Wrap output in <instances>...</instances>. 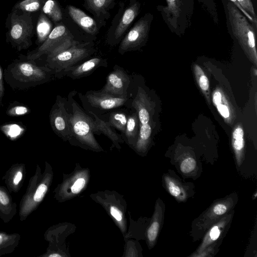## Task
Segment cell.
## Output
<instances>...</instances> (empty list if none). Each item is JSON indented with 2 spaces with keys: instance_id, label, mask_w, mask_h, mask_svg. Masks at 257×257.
Listing matches in <instances>:
<instances>
[{
  "instance_id": "1",
  "label": "cell",
  "mask_w": 257,
  "mask_h": 257,
  "mask_svg": "<svg viewBox=\"0 0 257 257\" xmlns=\"http://www.w3.org/2000/svg\"><path fill=\"white\" fill-rule=\"evenodd\" d=\"M54 72L46 66H39L35 60L20 55L7 66L4 78L14 90H25L49 82Z\"/></svg>"
},
{
  "instance_id": "2",
  "label": "cell",
  "mask_w": 257,
  "mask_h": 257,
  "mask_svg": "<svg viewBox=\"0 0 257 257\" xmlns=\"http://www.w3.org/2000/svg\"><path fill=\"white\" fill-rule=\"evenodd\" d=\"M77 94V91L73 90L66 98L71 126L69 141L79 143L82 146L99 149V145L94 137L96 130L93 118L76 101L74 96Z\"/></svg>"
},
{
  "instance_id": "3",
  "label": "cell",
  "mask_w": 257,
  "mask_h": 257,
  "mask_svg": "<svg viewBox=\"0 0 257 257\" xmlns=\"http://www.w3.org/2000/svg\"><path fill=\"white\" fill-rule=\"evenodd\" d=\"M48 164L43 174L37 165L35 174L29 181L25 193L22 197L19 204V216L21 221L37 209L48 192L50 185L52 174Z\"/></svg>"
},
{
  "instance_id": "4",
  "label": "cell",
  "mask_w": 257,
  "mask_h": 257,
  "mask_svg": "<svg viewBox=\"0 0 257 257\" xmlns=\"http://www.w3.org/2000/svg\"><path fill=\"white\" fill-rule=\"evenodd\" d=\"M6 27V42L17 51L27 49L32 45L34 26L31 13L12 11L8 15Z\"/></svg>"
},
{
  "instance_id": "5",
  "label": "cell",
  "mask_w": 257,
  "mask_h": 257,
  "mask_svg": "<svg viewBox=\"0 0 257 257\" xmlns=\"http://www.w3.org/2000/svg\"><path fill=\"white\" fill-rule=\"evenodd\" d=\"M77 94L84 110L97 116L118 108L130 109V97H115L99 90H89L84 94L77 92Z\"/></svg>"
},
{
  "instance_id": "6",
  "label": "cell",
  "mask_w": 257,
  "mask_h": 257,
  "mask_svg": "<svg viewBox=\"0 0 257 257\" xmlns=\"http://www.w3.org/2000/svg\"><path fill=\"white\" fill-rule=\"evenodd\" d=\"M86 46L85 44L78 43L56 54L48 55L45 66L51 69L55 74L75 65L94 52L93 49Z\"/></svg>"
},
{
  "instance_id": "7",
  "label": "cell",
  "mask_w": 257,
  "mask_h": 257,
  "mask_svg": "<svg viewBox=\"0 0 257 257\" xmlns=\"http://www.w3.org/2000/svg\"><path fill=\"white\" fill-rule=\"evenodd\" d=\"M78 42L64 25L55 27L42 44L28 52L26 55L29 59L36 60L43 55H48L53 51H59L72 47Z\"/></svg>"
},
{
  "instance_id": "8",
  "label": "cell",
  "mask_w": 257,
  "mask_h": 257,
  "mask_svg": "<svg viewBox=\"0 0 257 257\" xmlns=\"http://www.w3.org/2000/svg\"><path fill=\"white\" fill-rule=\"evenodd\" d=\"M228 18L232 33L239 42L256 55L255 31L246 17L232 3L227 5Z\"/></svg>"
},
{
  "instance_id": "9",
  "label": "cell",
  "mask_w": 257,
  "mask_h": 257,
  "mask_svg": "<svg viewBox=\"0 0 257 257\" xmlns=\"http://www.w3.org/2000/svg\"><path fill=\"white\" fill-rule=\"evenodd\" d=\"M49 121L53 131L65 141L71 136L70 115L66 104V98L57 95L49 113Z\"/></svg>"
},
{
  "instance_id": "10",
  "label": "cell",
  "mask_w": 257,
  "mask_h": 257,
  "mask_svg": "<svg viewBox=\"0 0 257 257\" xmlns=\"http://www.w3.org/2000/svg\"><path fill=\"white\" fill-rule=\"evenodd\" d=\"M132 80V74L115 64L112 71L107 75L105 85L99 91L115 97H130L129 91Z\"/></svg>"
},
{
  "instance_id": "11",
  "label": "cell",
  "mask_w": 257,
  "mask_h": 257,
  "mask_svg": "<svg viewBox=\"0 0 257 257\" xmlns=\"http://www.w3.org/2000/svg\"><path fill=\"white\" fill-rule=\"evenodd\" d=\"M107 66L106 59L100 57H93L67 67L61 72L55 74L54 76L59 79L65 76L73 79H80L90 75L99 67Z\"/></svg>"
},
{
  "instance_id": "12",
  "label": "cell",
  "mask_w": 257,
  "mask_h": 257,
  "mask_svg": "<svg viewBox=\"0 0 257 257\" xmlns=\"http://www.w3.org/2000/svg\"><path fill=\"white\" fill-rule=\"evenodd\" d=\"M149 30V20L144 18L140 20L121 41L119 53L122 55L126 52L137 50L147 36Z\"/></svg>"
},
{
  "instance_id": "13",
  "label": "cell",
  "mask_w": 257,
  "mask_h": 257,
  "mask_svg": "<svg viewBox=\"0 0 257 257\" xmlns=\"http://www.w3.org/2000/svg\"><path fill=\"white\" fill-rule=\"evenodd\" d=\"M26 174L24 163H15L11 165L2 177L6 187L10 193H17L21 190Z\"/></svg>"
},
{
  "instance_id": "14",
  "label": "cell",
  "mask_w": 257,
  "mask_h": 257,
  "mask_svg": "<svg viewBox=\"0 0 257 257\" xmlns=\"http://www.w3.org/2000/svg\"><path fill=\"white\" fill-rule=\"evenodd\" d=\"M131 110L126 107H121L97 116L118 131L122 137Z\"/></svg>"
},
{
  "instance_id": "15",
  "label": "cell",
  "mask_w": 257,
  "mask_h": 257,
  "mask_svg": "<svg viewBox=\"0 0 257 257\" xmlns=\"http://www.w3.org/2000/svg\"><path fill=\"white\" fill-rule=\"evenodd\" d=\"M17 207L7 187L0 185V218L4 223L9 222L16 215Z\"/></svg>"
},
{
  "instance_id": "16",
  "label": "cell",
  "mask_w": 257,
  "mask_h": 257,
  "mask_svg": "<svg viewBox=\"0 0 257 257\" xmlns=\"http://www.w3.org/2000/svg\"><path fill=\"white\" fill-rule=\"evenodd\" d=\"M68 10L71 18L85 31L91 34L96 32V24L92 18L75 7L69 6Z\"/></svg>"
},
{
  "instance_id": "17",
  "label": "cell",
  "mask_w": 257,
  "mask_h": 257,
  "mask_svg": "<svg viewBox=\"0 0 257 257\" xmlns=\"http://www.w3.org/2000/svg\"><path fill=\"white\" fill-rule=\"evenodd\" d=\"M86 112L93 118L96 130V135H99L102 134L104 135L116 146L118 145L119 143L123 142V139L121 134H118L115 131V129L107 122L102 120L91 112L88 111Z\"/></svg>"
},
{
  "instance_id": "18",
  "label": "cell",
  "mask_w": 257,
  "mask_h": 257,
  "mask_svg": "<svg viewBox=\"0 0 257 257\" xmlns=\"http://www.w3.org/2000/svg\"><path fill=\"white\" fill-rule=\"evenodd\" d=\"M140 128V123L136 111L132 110L128 116L125 132L122 136L123 140L130 145H136Z\"/></svg>"
},
{
  "instance_id": "19",
  "label": "cell",
  "mask_w": 257,
  "mask_h": 257,
  "mask_svg": "<svg viewBox=\"0 0 257 257\" xmlns=\"http://www.w3.org/2000/svg\"><path fill=\"white\" fill-rule=\"evenodd\" d=\"M20 239L18 233L0 231V256L12 253L19 245Z\"/></svg>"
},
{
  "instance_id": "20",
  "label": "cell",
  "mask_w": 257,
  "mask_h": 257,
  "mask_svg": "<svg viewBox=\"0 0 257 257\" xmlns=\"http://www.w3.org/2000/svg\"><path fill=\"white\" fill-rule=\"evenodd\" d=\"M139 5L134 4L124 12L120 22L117 25L114 34L115 39L119 38L124 33L138 14Z\"/></svg>"
},
{
  "instance_id": "21",
  "label": "cell",
  "mask_w": 257,
  "mask_h": 257,
  "mask_svg": "<svg viewBox=\"0 0 257 257\" xmlns=\"http://www.w3.org/2000/svg\"><path fill=\"white\" fill-rule=\"evenodd\" d=\"M44 0H22L17 3L12 11L34 13L38 11L44 4Z\"/></svg>"
},
{
  "instance_id": "22",
  "label": "cell",
  "mask_w": 257,
  "mask_h": 257,
  "mask_svg": "<svg viewBox=\"0 0 257 257\" xmlns=\"http://www.w3.org/2000/svg\"><path fill=\"white\" fill-rule=\"evenodd\" d=\"M52 25L49 19L41 13L37 25V42L42 43L51 32Z\"/></svg>"
},
{
  "instance_id": "23",
  "label": "cell",
  "mask_w": 257,
  "mask_h": 257,
  "mask_svg": "<svg viewBox=\"0 0 257 257\" xmlns=\"http://www.w3.org/2000/svg\"><path fill=\"white\" fill-rule=\"evenodd\" d=\"M42 11L55 22H59L62 19L61 9L55 0L45 1L42 7Z\"/></svg>"
},
{
  "instance_id": "24",
  "label": "cell",
  "mask_w": 257,
  "mask_h": 257,
  "mask_svg": "<svg viewBox=\"0 0 257 257\" xmlns=\"http://www.w3.org/2000/svg\"><path fill=\"white\" fill-rule=\"evenodd\" d=\"M152 134V128L149 123L140 124V132L135 146L138 150L145 147L146 142L149 140Z\"/></svg>"
},
{
  "instance_id": "25",
  "label": "cell",
  "mask_w": 257,
  "mask_h": 257,
  "mask_svg": "<svg viewBox=\"0 0 257 257\" xmlns=\"http://www.w3.org/2000/svg\"><path fill=\"white\" fill-rule=\"evenodd\" d=\"M167 6L164 11L168 20L177 19L181 12V0H166Z\"/></svg>"
},
{
  "instance_id": "26",
  "label": "cell",
  "mask_w": 257,
  "mask_h": 257,
  "mask_svg": "<svg viewBox=\"0 0 257 257\" xmlns=\"http://www.w3.org/2000/svg\"><path fill=\"white\" fill-rule=\"evenodd\" d=\"M30 112V109L27 106L18 104H12L6 110L8 115L11 116H20L27 114Z\"/></svg>"
},
{
  "instance_id": "27",
  "label": "cell",
  "mask_w": 257,
  "mask_h": 257,
  "mask_svg": "<svg viewBox=\"0 0 257 257\" xmlns=\"http://www.w3.org/2000/svg\"><path fill=\"white\" fill-rule=\"evenodd\" d=\"M88 6L96 12H101L107 7L111 0H86Z\"/></svg>"
},
{
  "instance_id": "28",
  "label": "cell",
  "mask_w": 257,
  "mask_h": 257,
  "mask_svg": "<svg viewBox=\"0 0 257 257\" xmlns=\"http://www.w3.org/2000/svg\"><path fill=\"white\" fill-rule=\"evenodd\" d=\"M242 8L252 18L257 26V18L254 8L251 0H237Z\"/></svg>"
},
{
  "instance_id": "29",
  "label": "cell",
  "mask_w": 257,
  "mask_h": 257,
  "mask_svg": "<svg viewBox=\"0 0 257 257\" xmlns=\"http://www.w3.org/2000/svg\"><path fill=\"white\" fill-rule=\"evenodd\" d=\"M196 165V161L193 158H187L181 163L180 169L184 173H190L195 169Z\"/></svg>"
},
{
  "instance_id": "30",
  "label": "cell",
  "mask_w": 257,
  "mask_h": 257,
  "mask_svg": "<svg viewBox=\"0 0 257 257\" xmlns=\"http://www.w3.org/2000/svg\"><path fill=\"white\" fill-rule=\"evenodd\" d=\"M160 224L157 221H154L149 228L147 235L148 238L151 242H153L156 240Z\"/></svg>"
},
{
  "instance_id": "31",
  "label": "cell",
  "mask_w": 257,
  "mask_h": 257,
  "mask_svg": "<svg viewBox=\"0 0 257 257\" xmlns=\"http://www.w3.org/2000/svg\"><path fill=\"white\" fill-rule=\"evenodd\" d=\"M166 181L170 193L175 197L179 196L181 193L180 188L169 178H166Z\"/></svg>"
},
{
  "instance_id": "32",
  "label": "cell",
  "mask_w": 257,
  "mask_h": 257,
  "mask_svg": "<svg viewBox=\"0 0 257 257\" xmlns=\"http://www.w3.org/2000/svg\"><path fill=\"white\" fill-rule=\"evenodd\" d=\"M85 180L83 178H79L74 182L71 187V191L74 194L78 193L84 187Z\"/></svg>"
},
{
  "instance_id": "33",
  "label": "cell",
  "mask_w": 257,
  "mask_h": 257,
  "mask_svg": "<svg viewBox=\"0 0 257 257\" xmlns=\"http://www.w3.org/2000/svg\"><path fill=\"white\" fill-rule=\"evenodd\" d=\"M229 1L233 3V4L240 10V11L246 17V18H247L252 24L255 25V27H256V26L255 25L254 20L251 16L242 8V7L238 2L237 0Z\"/></svg>"
},
{
  "instance_id": "34",
  "label": "cell",
  "mask_w": 257,
  "mask_h": 257,
  "mask_svg": "<svg viewBox=\"0 0 257 257\" xmlns=\"http://www.w3.org/2000/svg\"><path fill=\"white\" fill-rule=\"evenodd\" d=\"M110 212L111 215L115 218L117 221L120 222L122 219V213L121 211L114 206H112L110 208Z\"/></svg>"
},
{
  "instance_id": "35",
  "label": "cell",
  "mask_w": 257,
  "mask_h": 257,
  "mask_svg": "<svg viewBox=\"0 0 257 257\" xmlns=\"http://www.w3.org/2000/svg\"><path fill=\"white\" fill-rule=\"evenodd\" d=\"M217 108L220 114L224 118H227L229 116V110L226 106L222 104L217 105Z\"/></svg>"
},
{
  "instance_id": "36",
  "label": "cell",
  "mask_w": 257,
  "mask_h": 257,
  "mask_svg": "<svg viewBox=\"0 0 257 257\" xmlns=\"http://www.w3.org/2000/svg\"><path fill=\"white\" fill-rule=\"evenodd\" d=\"M5 92L4 84V72L0 65V104L2 103Z\"/></svg>"
},
{
  "instance_id": "37",
  "label": "cell",
  "mask_w": 257,
  "mask_h": 257,
  "mask_svg": "<svg viewBox=\"0 0 257 257\" xmlns=\"http://www.w3.org/2000/svg\"><path fill=\"white\" fill-rule=\"evenodd\" d=\"M199 84L203 90H206L209 87V81L207 77L202 75L199 78Z\"/></svg>"
},
{
  "instance_id": "38",
  "label": "cell",
  "mask_w": 257,
  "mask_h": 257,
  "mask_svg": "<svg viewBox=\"0 0 257 257\" xmlns=\"http://www.w3.org/2000/svg\"><path fill=\"white\" fill-rule=\"evenodd\" d=\"M227 208L225 205L222 204L216 205L213 208V212L217 215H221L226 212Z\"/></svg>"
},
{
  "instance_id": "39",
  "label": "cell",
  "mask_w": 257,
  "mask_h": 257,
  "mask_svg": "<svg viewBox=\"0 0 257 257\" xmlns=\"http://www.w3.org/2000/svg\"><path fill=\"white\" fill-rule=\"evenodd\" d=\"M220 231L217 226H213L210 231L209 235L212 240H216L219 236Z\"/></svg>"
},
{
  "instance_id": "40",
  "label": "cell",
  "mask_w": 257,
  "mask_h": 257,
  "mask_svg": "<svg viewBox=\"0 0 257 257\" xmlns=\"http://www.w3.org/2000/svg\"><path fill=\"white\" fill-rule=\"evenodd\" d=\"M244 147V140L243 138L234 140L233 147L236 152L241 151Z\"/></svg>"
},
{
  "instance_id": "41",
  "label": "cell",
  "mask_w": 257,
  "mask_h": 257,
  "mask_svg": "<svg viewBox=\"0 0 257 257\" xmlns=\"http://www.w3.org/2000/svg\"><path fill=\"white\" fill-rule=\"evenodd\" d=\"M243 130L240 127L236 128L233 133V138L234 140L243 138Z\"/></svg>"
},
{
  "instance_id": "42",
  "label": "cell",
  "mask_w": 257,
  "mask_h": 257,
  "mask_svg": "<svg viewBox=\"0 0 257 257\" xmlns=\"http://www.w3.org/2000/svg\"><path fill=\"white\" fill-rule=\"evenodd\" d=\"M222 95L219 91L214 92L213 96V101L215 105H217L221 103Z\"/></svg>"
},
{
  "instance_id": "43",
  "label": "cell",
  "mask_w": 257,
  "mask_h": 257,
  "mask_svg": "<svg viewBox=\"0 0 257 257\" xmlns=\"http://www.w3.org/2000/svg\"><path fill=\"white\" fill-rule=\"evenodd\" d=\"M46 256L48 257H61L62 255L58 253L52 252L48 254Z\"/></svg>"
}]
</instances>
